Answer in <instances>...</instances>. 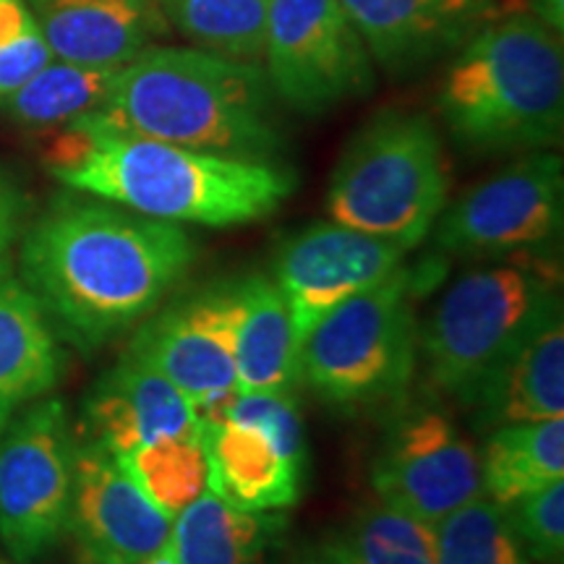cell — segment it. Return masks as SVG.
Wrapping results in <instances>:
<instances>
[{
  "label": "cell",
  "mask_w": 564,
  "mask_h": 564,
  "mask_svg": "<svg viewBox=\"0 0 564 564\" xmlns=\"http://www.w3.org/2000/svg\"><path fill=\"white\" fill-rule=\"evenodd\" d=\"M560 308V272L539 259L463 274L419 333L429 382L468 408L486 379Z\"/></svg>",
  "instance_id": "5b68a950"
},
{
  "label": "cell",
  "mask_w": 564,
  "mask_h": 564,
  "mask_svg": "<svg viewBox=\"0 0 564 564\" xmlns=\"http://www.w3.org/2000/svg\"><path fill=\"white\" fill-rule=\"evenodd\" d=\"M196 259L199 243L178 223L58 196L26 230L17 274L58 337L95 352L158 312Z\"/></svg>",
  "instance_id": "6da1fadb"
},
{
  "label": "cell",
  "mask_w": 564,
  "mask_h": 564,
  "mask_svg": "<svg viewBox=\"0 0 564 564\" xmlns=\"http://www.w3.org/2000/svg\"><path fill=\"white\" fill-rule=\"evenodd\" d=\"M322 552L343 564H436V525L392 505H366Z\"/></svg>",
  "instance_id": "d4e9b609"
},
{
  "label": "cell",
  "mask_w": 564,
  "mask_h": 564,
  "mask_svg": "<svg viewBox=\"0 0 564 564\" xmlns=\"http://www.w3.org/2000/svg\"><path fill=\"white\" fill-rule=\"evenodd\" d=\"M53 61L26 0H0V97L11 95Z\"/></svg>",
  "instance_id": "f1b7e54d"
},
{
  "label": "cell",
  "mask_w": 564,
  "mask_h": 564,
  "mask_svg": "<svg viewBox=\"0 0 564 564\" xmlns=\"http://www.w3.org/2000/svg\"><path fill=\"white\" fill-rule=\"evenodd\" d=\"M272 0H160L165 21L199 51L257 63L264 55Z\"/></svg>",
  "instance_id": "484cf974"
},
{
  "label": "cell",
  "mask_w": 564,
  "mask_h": 564,
  "mask_svg": "<svg viewBox=\"0 0 564 564\" xmlns=\"http://www.w3.org/2000/svg\"><path fill=\"white\" fill-rule=\"evenodd\" d=\"M285 531L282 512H251L207 489L173 520L181 564H264Z\"/></svg>",
  "instance_id": "7402d4cb"
},
{
  "label": "cell",
  "mask_w": 564,
  "mask_h": 564,
  "mask_svg": "<svg viewBox=\"0 0 564 564\" xmlns=\"http://www.w3.org/2000/svg\"><path fill=\"white\" fill-rule=\"evenodd\" d=\"M79 423V440L97 444L116 457L202 429L192 400L129 352H123L87 392Z\"/></svg>",
  "instance_id": "9a60e30c"
},
{
  "label": "cell",
  "mask_w": 564,
  "mask_h": 564,
  "mask_svg": "<svg viewBox=\"0 0 564 564\" xmlns=\"http://www.w3.org/2000/svg\"><path fill=\"white\" fill-rule=\"evenodd\" d=\"M436 105L468 152L552 147L564 123L562 42L531 13L489 19L463 42Z\"/></svg>",
  "instance_id": "277c9868"
},
{
  "label": "cell",
  "mask_w": 564,
  "mask_h": 564,
  "mask_svg": "<svg viewBox=\"0 0 564 564\" xmlns=\"http://www.w3.org/2000/svg\"><path fill=\"white\" fill-rule=\"evenodd\" d=\"M478 470L481 494L499 507L564 481V419L491 429L478 453Z\"/></svg>",
  "instance_id": "603a6c76"
},
{
  "label": "cell",
  "mask_w": 564,
  "mask_h": 564,
  "mask_svg": "<svg viewBox=\"0 0 564 564\" xmlns=\"http://www.w3.org/2000/svg\"><path fill=\"white\" fill-rule=\"evenodd\" d=\"M209 489L251 512H282L301 499L303 468L288 460L262 429L232 419L202 421Z\"/></svg>",
  "instance_id": "d6986e66"
},
{
  "label": "cell",
  "mask_w": 564,
  "mask_h": 564,
  "mask_svg": "<svg viewBox=\"0 0 564 564\" xmlns=\"http://www.w3.org/2000/svg\"><path fill=\"white\" fill-rule=\"evenodd\" d=\"M512 531L535 564H562L564 560V481L528 494L505 507Z\"/></svg>",
  "instance_id": "f546056e"
},
{
  "label": "cell",
  "mask_w": 564,
  "mask_h": 564,
  "mask_svg": "<svg viewBox=\"0 0 564 564\" xmlns=\"http://www.w3.org/2000/svg\"><path fill=\"white\" fill-rule=\"evenodd\" d=\"M447 207L440 133L419 112H379L337 162L327 192L333 223L403 251L423 243Z\"/></svg>",
  "instance_id": "52a82bcc"
},
{
  "label": "cell",
  "mask_w": 564,
  "mask_h": 564,
  "mask_svg": "<svg viewBox=\"0 0 564 564\" xmlns=\"http://www.w3.org/2000/svg\"><path fill=\"white\" fill-rule=\"evenodd\" d=\"M535 17L544 21L546 26L562 32L564 26V0H531Z\"/></svg>",
  "instance_id": "1f68e13d"
},
{
  "label": "cell",
  "mask_w": 564,
  "mask_h": 564,
  "mask_svg": "<svg viewBox=\"0 0 564 564\" xmlns=\"http://www.w3.org/2000/svg\"><path fill=\"white\" fill-rule=\"evenodd\" d=\"M118 463L144 497L171 520L209 489V457L202 429L144 444L118 457Z\"/></svg>",
  "instance_id": "4316f807"
},
{
  "label": "cell",
  "mask_w": 564,
  "mask_h": 564,
  "mask_svg": "<svg viewBox=\"0 0 564 564\" xmlns=\"http://www.w3.org/2000/svg\"><path fill=\"white\" fill-rule=\"evenodd\" d=\"M53 58L121 68L165 32L160 0H26Z\"/></svg>",
  "instance_id": "e0dca14e"
},
{
  "label": "cell",
  "mask_w": 564,
  "mask_h": 564,
  "mask_svg": "<svg viewBox=\"0 0 564 564\" xmlns=\"http://www.w3.org/2000/svg\"><path fill=\"white\" fill-rule=\"evenodd\" d=\"M301 564H343V562H337V560H333V556H329V554L319 552V554L308 556V560H303Z\"/></svg>",
  "instance_id": "836d02e7"
},
{
  "label": "cell",
  "mask_w": 564,
  "mask_h": 564,
  "mask_svg": "<svg viewBox=\"0 0 564 564\" xmlns=\"http://www.w3.org/2000/svg\"><path fill=\"white\" fill-rule=\"evenodd\" d=\"M468 411L481 432L564 419V319L562 308L535 329L531 340L486 379Z\"/></svg>",
  "instance_id": "ffe728a7"
},
{
  "label": "cell",
  "mask_w": 564,
  "mask_h": 564,
  "mask_svg": "<svg viewBox=\"0 0 564 564\" xmlns=\"http://www.w3.org/2000/svg\"><path fill=\"white\" fill-rule=\"evenodd\" d=\"M0 564H3V562H0Z\"/></svg>",
  "instance_id": "e575fe53"
},
{
  "label": "cell",
  "mask_w": 564,
  "mask_h": 564,
  "mask_svg": "<svg viewBox=\"0 0 564 564\" xmlns=\"http://www.w3.org/2000/svg\"><path fill=\"white\" fill-rule=\"evenodd\" d=\"M76 432L61 398H40L0 434V541L17 564L45 560L66 535Z\"/></svg>",
  "instance_id": "ba28073f"
},
{
  "label": "cell",
  "mask_w": 564,
  "mask_h": 564,
  "mask_svg": "<svg viewBox=\"0 0 564 564\" xmlns=\"http://www.w3.org/2000/svg\"><path fill=\"white\" fill-rule=\"evenodd\" d=\"M262 58L274 95L308 116L373 84L371 53L340 0H272Z\"/></svg>",
  "instance_id": "30bf717a"
},
{
  "label": "cell",
  "mask_w": 564,
  "mask_h": 564,
  "mask_svg": "<svg viewBox=\"0 0 564 564\" xmlns=\"http://www.w3.org/2000/svg\"><path fill=\"white\" fill-rule=\"evenodd\" d=\"M371 58L408 74L460 47L497 13L499 0H340Z\"/></svg>",
  "instance_id": "2e32d148"
},
{
  "label": "cell",
  "mask_w": 564,
  "mask_h": 564,
  "mask_svg": "<svg viewBox=\"0 0 564 564\" xmlns=\"http://www.w3.org/2000/svg\"><path fill=\"white\" fill-rule=\"evenodd\" d=\"M66 352L37 299L0 257V434L61 382Z\"/></svg>",
  "instance_id": "ac0fdd59"
},
{
  "label": "cell",
  "mask_w": 564,
  "mask_h": 564,
  "mask_svg": "<svg viewBox=\"0 0 564 564\" xmlns=\"http://www.w3.org/2000/svg\"><path fill=\"white\" fill-rule=\"evenodd\" d=\"M238 312L241 278L217 280L139 322L126 352L178 387L199 421H215L238 394Z\"/></svg>",
  "instance_id": "9c48e42d"
},
{
  "label": "cell",
  "mask_w": 564,
  "mask_h": 564,
  "mask_svg": "<svg viewBox=\"0 0 564 564\" xmlns=\"http://www.w3.org/2000/svg\"><path fill=\"white\" fill-rule=\"evenodd\" d=\"M562 220V158L533 152L465 192L449 209L444 207L434 241L447 257L541 253L560 241Z\"/></svg>",
  "instance_id": "8fae6325"
},
{
  "label": "cell",
  "mask_w": 564,
  "mask_h": 564,
  "mask_svg": "<svg viewBox=\"0 0 564 564\" xmlns=\"http://www.w3.org/2000/svg\"><path fill=\"white\" fill-rule=\"evenodd\" d=\"M118 68L47 63L11 95L0 97L3 110L24 129H63L79 116L97 110L116 82Z\"/></svg>",
  "instance_id": "cb8c5ba5"
},
{
  "label": "cell",
  "mask_w": 564,
  "mask_h": 564,
  "mask_svg": "<svg viewBox=\"0 0 564 564\" xmlns=\"http://www.w3.org/2000/svg\"><path fill=\"white\" fill-rule=\"evenodd\" d=\"M63 186L167 223L230 228L264 220L295 192V175L274 160H238L167 141L105 131L82 118L47 150Z\"/></svg>",
  "instance_id": "7a4b0ae2"
},
{
  "label": "cell",
  "mask_w": 564,
  "mask_h": 564,
  "mask_svg": "<svg viewBox=\"0 0 564 564\" xmlns=\"http://www.w3.org/2000/svg\"><path fill=\"white\" fill-rule=\"evenodd\" d=\"M141 564H181L178 562V554H175V546H173V539H167L165 544H162L158 552L152 556H147Z\"/></svg>",
  "instance_id": "d6a6232c"
},
{
  "label": "cell",
  "mask_w": 564,
  "mask_h": 564,
  "mask_svg": "<svg viewBox=\"0 0 564 564\" xmlns=\"http://www.w3.org/2000/svg\"><path fill=\"white\" fill-rule=\"evenodd\" d=\"M436 564H535L512 531L505 507L470 499L436 525Z\"/></svg>",
  "instance_id": "83f0119b"
},
{
  "label": "cell",
  "mask_w": 564,
  "mask_h": 564,
  "mask_svg": "<svg viewBox=\"0 0 564 564\" xmlns=\"http://www.w3.org/2000/svg\"><path fill=\"white\" fill-rule=\"evenodd\" d=\"M236 377L238 392H295L301 384L291 312L272 274L241 278Z\"/></svg>",
  "instance_id": "44dd1931"
},
{
  "label": "cell",
  "mask_w": 564,
  "mask_h": 564,
  "mask_svg": "<svg viewBox=\"0 0 564 564\" xmlns=\"http://www.w3.org/2000/svg\"><path fill=\"white\" fill-rule=\"evenodd\" d=\"M419 280L403 264L322 316L299 345L301 384L348 413L403 403L419 361L411 301Z\"/></svg>",
  "instance_id": "8992f818"
},
{
  "label": "cell",
  "mask_w": 564,
  "mask_h": 564,
  "mask_svg": "<svg viewBox=\"0 0 564 564\" xmlns=\"http://www.w3.org/2000/svg\"><path fill=\"white\" fill-rule=\"evenodd\" d=\"M371 486L379 502L440 525L481 497L478 453L442 408L400 403L373 457Z\"/></svg>",
  "instance_id": "7c38bea8"
},
{
  "label": "cell",
  "mask_w": 564,
  "mask_h": 564,
  "mask_svg": "<svg viewBox=\"0 0 564 564\" xmlns=\"http://www.w3.org/2000/svg\"><path fill=\"white\" fill-rule=\"evenodd\" d=\"M66 533L82 564H141L171 539L173 520L144 497L116 455L76 436Z\"/></svg>",
  "instance_id": "5bb4252c"
},
{
  "label": "cell",
  "mask_w": 564,
  "mask_h": 564,
  "mask_svg": "<svg viewBox=\"0 0 564 564\" xmlns=\"http://www.w3.org/2000/svg\"><path fill=\"white\" fill-rule=\"evenodd\" d=\"M24 196L19 188L0 173V257L9 251V246L17 241L21 225H24Z\"/></svg>",
  "instance_id": "4dcf8cb0"
},
{
  "label": "cell",
  "mask_w": 564,
  "mask_h": 564,
  "mask_svg": "<svg viewBox=\"0 0 564 564\" xmlns=\"http://www.w3.org/2000/svg\"><path fill=\"white\" fill-rule=\"evenodd\" d=\"M405 253L384 238L340 223L308 225L280 243L272 280L291 312L295 343L335 306L369 291L405 264Z\"/></svg>",
  "instance_id": "4fadbf2b"
},
{
  "label": "cell",
  "mask_w": 564,
  "mask_h": 564,
  "mask_svg": "<svg viewBox=\"0 0 564 564\" xmlns=\"http://www.w3.org/2000/svg\"><path fill=\"white\" fill-rule=\"evenodd\" d=\"M274 91L257 63L199 47H147L118 68L97 110L79 116L105 131L158 139L238 160H274L285 139Z\"/></svg>",
  "instance_id": "3957f363"
}]
</instances>
